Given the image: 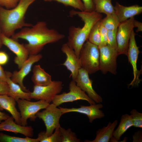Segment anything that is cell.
Segmentation results:
<instances>
[{
  "label": "cell",
  "instance_id": "6da1fadb",
  "mask_svg": "<svg viewBox=\"0 0 142 142\" xmlns=\"http://www.w3.org/2000/svg\"><path fill=\"white\" fill-rule=\"evenodd\" d=\"M64 37L55 29L49 28L45 22L40 21L30 28H23L11 38L17 40L21 39L27 40L28 43L24 45L29 56L38 54L46 44L57 42Z\"/></svg>",
  "mask_w": 142,
  "mask_h": 142
},
{
  "label": "cell",
  "instance_id": "7a4b0ae2",
  "mask_svg": "<svg viewBox=\"0 0 142 142\" xmlns=\"http://www.w3.org/2000/svg\"><path fill=\"white\" fill-rule=\"evenodd\" d=\"M36 0H19L15 7L7 9L0 6V33L12 37L15 31L24 27H31L26 23L25 15L29 6Z\"/></svg>",
  "mask_w": 142,
  "mask_h": 142
},
{
  "label": "cell",
  "instance_id": "3957f363",
  "mask_svg": "<svg viewBox=\"0 0 142 142\" xmlns=\"http://www.w3.org/2000/svg\"><path fill=\"white\" fill-rule=\"evenodd\" d=\"M70 14L78 16L84 23L82 27L73 26L70 28L67 43L79 58L81 49L88 40L91 29L94 25L102 19V16L94 11L88 12L73 10Z\"/></svg>",
  "mask_w": 142,
  "mask_h": 142
},
{
  "label": "cell",
  "instance_id": "277c9868",
  "mask_svg": "<svg viewBox=\"0 0 142 142\" xmlns=\"http://www.w3.org/2000/svg\"><path fill=\"white\" fill-rule=\"evenodd\" d=\"M79 59L81 68L89 74L94 73L100 70L99 47L88 40L81 49Z\"/></svg>",
  "mask_w": 142,
  "mask_h": 142
},
{
  "label": "cell",
  "instance_id": "5b68a950",
  "mask_svg": "<svg viewBox=\"0 0 142 142\" xmlns=\"http://www.w3.org/2000/svg\"><path fill=\"white\" fill-rule=\"evenodd\" d=\"M19 110L21 125L27 126V120L34 121L37 118L36 114L41 109H45L49 103L44 100L33 102L25 99H19L17 101Z\"/></svg>",
  "mask_w": 142,
  "mask_h": 142
},
{
  "label": "cell",
  "instance_id": "8992f818",
  "mask_svg": "<svg viewBox=\"0 0 142 142\" xmlns=\"http://www.w3.org/2000/svg\"><path fill=\"white\" fill-rule=\"evenodd\" d=\"M69 91L57 94L53 98L52 102L57 106L68 102H72L78 100H85L90 104H95L94 101L90 98L85 92L77 86L75 81L72 80L69 84Z\"/></svg>",
  "mask_w": 142,
  "mask_h": 142
},
{
  "label": "cell",
  "instance_id": "52a82bcc",
  "mask_svg": "<svg viewBox=\"0 0 142 142\" xmlns=\"http://www.w3.org/2000/svg\"><path fill=\"white\" fill-rule=\"evenodd\" d=\"M63 114L60 109L52 103L42 111H38L36 116L43 121L46 128L45 134L49 136L55 129L60 126L59 120Z\"/></svg>",
  "mask_w": 142,
  "mask_h": 142
},
{
  "label": "cell",
  "instance_id": "ba28073f",
  "mask_svg": "<svg viewBox=\"0 0 142 142\" xmlns=\"http://www.w3.org/2000/svg\"><path fill=\"white\" fill-rule=\"evenodd\" d=\"M100 70L103 74L109 72L116 73L117 58L119 55L117 49L107 45L99 47Z\"/></svg>",
  "mask_w": 142,
  "mask_h": 142
},
{
  "label": "cell",
  "instance_id": "9c48e42d",
  "mask_svg": "<svg viewBox=\"0 0 142 142\" xmlns=\"http://www.w3.org/2000/svg\"><path fill=\"white\" fill-rule=\"evenodd\" d=\"M134 17L120 23L117 29L116 39L119 55L127 56L131 32L134 28Z\"/></svg>",
  "mask_w": 142,
  "mask_h": 142
},
{
  "label": "cell",
  "instance_id": "30bf717a",
  "mask_svg": "<svg viewBox=\"0 0 142 142\" xmlns=\"http://www.w3.org/2000/svg\"><path fill=\"white\" fill-rule=\"evenodd\" d=\"M62 89V82L60 81H53L51 83L46 85H34L33 91L30 93V98L31 99L44 100L49 103Z\"/></svg>",
  "mask_w": 142,
  "mask_h": 142
},
{
  "label": "cell",
  "instance_id": "8fae6325",
  "mask_svg": "<svg viewBox=\"0 0 142 142\" xmlns=\"http://www.w3.org/2000/svg\"><path fill=\"white\" fill-rule=\"evenodd\" d=\"M0 34L3 45L7 47L16 55L14 61L20 69L29 56L27 49L24 44L19 43L17 40Z\"/></svg>",
  "mask_w": 142,
  "mask_h": 142
},
{
  "label": "cell",
  "instance_id": "7c38bea8",
  "mask_svg": "<svg viewBox=\"0 0 142 142\" xmlns=\"http://www.w3.org/2000/svg\"><path fill=\"white\" fill-rule=\"evenodd\" d=\"M135 33L134 30L132 32L129 45L127 56L129 62L132 65L133 69V78L129 85H138L141 80L139 77L141 70L137 68V61L140 53L139 47L137 46L135 39Z\"/></svg>",
  "mask_w": 142,
  "mask_h": 142
},
{
  "label": "cell",
  "instance_id": "4fadbf2b",
  "mask_svg": "<svg viewBox=\"0 0 142 142\" xmlns=\"http://www.w3.org/2000/svg\"><path fill=\"white\" fill-rule=\"evenodd\" d=\"M89 74L86 70L81 68L79 70L77 76L74 81L77 85L86 92L89 97L95 103H102V99L94 89L93 81L90 79Z\"/></svg>",
  "mask_w": 142,
  "mask_h": 142
},
{
  "label": "cell",
  "instance_id": "5bb4252c",
  "mask_svg": "<svg viewBox=\"0 0 142 142\" xmlns=\"http://www.w3.org/2000/svg\"><path fill=\"white\" fill-rule=\"evenodd\" d=\"M42 57V55L40 54L29 55L19 69L20 70L18 71H15L12 73L11 77V80L14 82L18 84L24 91L29 92L23 84V82L24 78L31 71L33 65L39 61Z\"/></svg>",
  "mask_w": 142,
  "mask_h": 142
},
{
  "label": "cell",
  "instance_id": "9a60e30c",
  "mask_svg": "<svg viewBox=\"0 0 142 142\" xmlns=\"http://www.w3.org/2000/svg\"><path fill=\"white\" fill-rule=\"evenodd\" d=\"M103 107V105L100 103L90 104L88 106L80 105L78 108H72L59 107L63 114L70 112H76L86 115L88 117L89 121L92 123L96 119L103 118L105 114L100 109Z\"/></svg>",
  "mask_w": 142,
  "mask_h": 142
},
{
  "label": "cell",
  "instance_id": "2e32d148",
  "mask_svg": "<svg viewBox=\"0 0 142 142\" xmlns=\"http://www.w3.org/2000/svg\"><path fill=\"white\" fill-rule=\"evenodd\" d=\"M61 50L65 54L66 58L62 64L71 73L72 80L75 81L77 76L79 70L81 68L79 58L74 50L70 48L67 43L63 44Z\"/></svg>",
  "mask_w": 142,
  "mask_h": 142
},
{
  "label": "cell",
  "instance_id": "e0dca14e",
  "mask_svg": "<svg viewBox=\"0 0 142 142\" xmlns=\"http://www.w3.org/2000/svg\"><path fill=\"white\" fill-rule=\"evenodd\" d=\"M12 116H10L0 123V131H5L19 133L29 137L34 134L33 129L31 126H23L15 122Z\"/></svg>",
  "mask_w": 142,
  "mask_h": 142
},
{
  "label": "cell",
  "instance_id": "ac0fdd59",
  "mask_svg": "<svg viewBox=\"0 0 142 142\" xmlns=\"http://www.w3.org/2000/svg\"><path fill=\"white\" fill-rule=\"evenodd\" d=\"M114 7L115 13L120 23L139 15L142 12V6L137 4L125 6L116 2Z\"/></svg>",
  "mask_w": 142,
  "mask_h": 142
},
{
  "label": "cell",
  "instance_id": "d6986e66",
  "mask_svg": "<svg viewBox=\"0 0 142 142\" xmlns=\"http://www.w3.org/2000/svg\"><path fill=\"white\" fill-rule=\"evenodd\" d=\"M16 101L7 95H0V110H5L9 113L15 122L21 125L20 113L16 107Z\"/></svg>",
  "mask_w": 142,
  "mask_h": 142
},
{
  "label": "cell",
  "instance_id": "ffe728a7",
  "mask_svg": "<svg viewBox=\"0 0 142 142\" xmlns=\"http://www.w3.org/2000/svg\"><path fill=\"white\" fill-rule=\"evenodd\" d=\"M6 82L9 87L8 96L13 98L16 102L19 99H25L31 100L30 98V92H26L23 91L18 84L14 82L11 80V77L12 73L6 71Z\"/></svg>",
  "mask_w": 142,
  "mask_h": 142
},
{
  "label": "cell",
  "instance_id": "44dd1931",
  "mask_svg": "<svg viewBox=\"0 0 142 142\" xmlns=\"http://www.w3.org/2000/svg\"><path fill=\"white\" fill-rule=\"evenodd\" d=\"M118 121L115 120L112 123L109 122L106 126L99 129L96 133V136L93 140H86L85 142H108L113 136V134Z\"/></svg>",
  "mask_w": 142,
  "mask_h": 142
},
{
  "label": "cell",
  "instance_id": "7402d4cb",
  "mask_svg": "<svg viewBox=\"0 0 142 142\" xmlns=\"http://www.w3.org/2000/svg\"><path fill=\"white\" fill-rule=\"evenodd\" d=\"M132 126L133 124L130 115L127 114L122 115L118 127L113 132V136L110 139L111 141H118L121 136Z\"/></svg>",
  "mask_w": 142,
  "mask_h": 142
},
{
  "label": "cell",
  "instance_id": "603a6c76",
  "mask_svg": "<svg viewBox=\"0 0 142 142\" xmlns=\"http://www.w3.org/2000/svg\"><path fill=\"white\" fill-rule=\"evenodd\" d=\"M32 80L35 85H46L51 83V76L39 65H34L33 70Z\"/></svg>",
  "mask_w": 142,
  "mask_h": 142
},
{
  "label": "cell",
  "instance_id": "cb8c5ba5",
  "mask_svg": "<svg viewBox=\"0 0 142 142\" xmlns=\"http://www.w3.org/2000/svg\"><path fill=\"white\" fill-rule=\"evenodd\" d=\"M112 0H93L94 11L99 13H104L106 15L115 13Z\"/></svg>",
  "mask_w": 142,
  "mask_h": 142
},
{
  "label": "cell",
  "instance_id": "d4e9b609",
  "mask_svg": "<svg viewBox=\"0 0 142 142\" xmlns=\"http://www.w3.org/2000/svg\"><path fill=\"white\" fill-rule=\"evenodd\" d=\"M100 22L108 31L117 29L120 23L115 13L106 15L105 17L100 20Z\"/></svg>",
  "mask_w": 142,
  "mask_h": 142
},
{
  "label": "cell",
  "instance_id": "484cf974",
  "mask_svg": "<svg viewBox=\"0 0 142 142\" xmlns=\"http://www.w3.org/2000/svg\"><path fill=\"white\" fill-rule=\"evenodd\" d=\"M59 132L61 142H80V140L77 138L75 133L72 131L71 129H66L60 126Z\"/></svg>",
  "mask_w": 142,
  "mask_h": 142
},
{
  "label": "cell",
  "instance_id": "4316f807",
  "mask_svg": "<svg viewBox=\"0 0 142 142\" xmlns=\"http://www.w3.org/2000/svg\"><path fill=\"white\" fill-rule=\"evenodd\" d=\"M0 142H39L38 139L26 136L24 138L13 136L0 132Z\"/></svg>",
  "mask_w": 142,
  "mask_h": 142
},
{
  "label": "cell",
  "instance_id": "83f0119b",
  "mask_svg": "<svg viewBox=\"0 0 142 142\" xmlns=\"http://www.w3.org/2000/svg\"><path fill=\"white\" fill-rule=\"evenodd\" d=\"M59 127L55 129L54 133L49 136L46 135L45 131H41L38 134L37 138L39 142H61L59 132Z\"/></svg>",
  "mask_w": 142,
  "mask_h": 142
},
{
  "label": "cell",
  "instance_id": "f1b7e54d",
  "mask_svg": "<svg viewBox=\"0 0 142 142\" xmlns=\"http://www.w3.org/2000/svg\"><path fill=\"white\" fill-rule=\"evenodd\" d=\"M100 20L98 22L93 26L87 40L91 43L98 47L99 46L101 42L99 29L101 24Z\"/></svg>",
  "mask_w": 142,
  "mask_h": 142
},
{
  "label": "cell",
  "instance_id": "f546056e",
  "mask_svg": "<svg viewBox=\"0 0 142 142\" xmlns=\"http://www.w3.org/2000/svg\"><path fill=\"white\" fill-rule=\"evenodd\" d=\"M45 2L54 1L61 3L64 6H70L75 9H78L80 11H83L84 6L81 0H44Z\"/></svg>",
  "mask_w": 142,
  "mask_h": 142
},
{
  "label": "cell",
  "instance_id": "4dcf8cb0",
  "mask_svg": "<svg viewBox=\"0 0 142 142\" xmlns=\"http://www.w3.org/2000/svg\"><path fill=\"white\" fill-rule=\"evenodd\" d=\"M133 124V126L142 128V113L135 109H133L130 112Z\"/></svg>",
  "mask_w": 142,
  "mask_h": 142
},
{
  "label": "cell",
  "instance_id": "1f68e13d",
  "mask_svg": "<svg viewBox=\"0 0 142 142\" xmlns=\"http://www.w3.org/2000/svg\"><path fill=\"white\" fill-rule=\"evenodd\" d=\"M117 29L108 31L107 36V44L108 45L117 49L116 36Z\"/></svg>",
  "mask_w": 142,
  "mask_h": 142
},
{
  "label": "cell",
  "instance_id": "d6a6232c",
  "mask_svg": "<svg viewBox=\"0 0 142 142\" xmlns=\"http://www.w3.org/2000/svg\"><path fill=\"white\" fill-rule=\"evenodd\" d=\"M19 0H0V6L7 9L13 8L17 5Z\"/></svg>",
  "mask_w": 142,
  "mask_h": 142
},
{
  "label": "cell",
  "instance_id": "836d02e7",
  "mask_svg": "<svg viewBox=\"0 0 142 142\" xmlns=\"http://www.w3.org/2000/svg\"><path fill=\"white\" fill-rule=\"evenodd\" d=\"M99 29L101 37V42L98 47L107 45L108 32V30L102 25L101 23Z\"/></svg>",
  "mask_w": 142,
  "mask_h": 142
},
{
  "label": "cell",
  "instance_id": "e575fe53",
  "mask_svg": "<svg viewBox=\"0 0 142 142\" xmlns=\"http://www.w3.org/2000/svg\"><path fill=\"white\" fill-rule=\"evenodd\" d=\"M82 0L84 6V11L91 12L94 11V5L93 0Z\"/></svg>",
  "mask_w": 142,
  "mask_h": 142
},
{
  "label": "cell",
  "instance_id": "d590c367",
  "mask_svg": "<svg viewBox=\"0 0 142 142\" xmlns=\"http://www.w3.org/2000/svg\"><path fill=\"white\" fill-rule=\"evenodd\" d=\"M9 92V87L7 83L0 81V95H8Z\"/></svg>",
  "mask_w": 142,
  "mask_h": 142
},
{
  "label": "cell",
  "instance_id": "8d00e7d4",
  "mask_svg": "<svg viewBox=\"0 0 142 142\" xmlns=\"http://www.w3.org/2000/svg\"><path fill=\"white\" fill-rule=\"evenodd\" d=\"M9 60L7 54L3 51H0V65H3L6 64Z\"/></svg>",
  "mask_w": 142,
  "mask_h": 142
},
{
  "label": "cell",
  "instance_id": "74e56055",
  "mask_svg": "<svg viewBox=\"0 0 142 142\" xmlns=\"http://www.w3.org/2000/svg\"><path fill=\"white\" fill-rule=\"evenodd\" d=\"M133 142H142V131L139 130L134 133L132 136Z\"/></svg>",
  "mask_w": 142,
  "mask_h": 142
},
{
  "label": "cell",
  "instance_id": "f35d334b",
  "mask_svg": "<svg viewBox=\"0 0 142 142\" xmlns=\"http://www.w3.org/2000/svg\"><path fill=\"white\" fill-rule=\"evenodd\" d=\"M0 81L4 83L6 82V72L0 65Z\"/></svg>",
  "mask_w": 142,
  "mask_h": 142
},
{
  "label": "cell",
  "instance_id": "ab89813d",
  "mask_svg": "<svg viewBox=\"0 0 142 142\" xmlns=\"http://www.w3.org/2000/svg\"><path fill=\"white\" fill-rule=\"evenodd\" d=\"M133 25L134 27H137L136 32H138L142 31V23L134 19Z\"/></svg>",
  "mask_w": 142,
  "mask_h": 142
},
{
  "label": "cell",
  "instance_id": "60d3db41",
  "mask_svg": "<svg viewBox=\"0 0 142 142\" xmlns=\"http://www.w3.org/2000/svg\"><path fill=\"white\" fill-rule=\"evenodd\" d=\"M9 116L8 114L1 112L0 110V123L2 121L6 120Z\"/></svg>",
  "mask_w": 142,
  "mask_h": 142
},
{
  "label": "cell",
  "instance_id": "b9f144b4",
  "mask_svg": "<svg viewBox=\"0 0 142 142\" xmlns=\"http://www.w3.org/2000/svg\"><path fill=\"white\" fill-rule=\"evenodd\" d=\"M3 45V44L1 39V34L0 33V48Z\"/></svg>",
  "mask_w": 142,
  "mask_h": 142
}]
</instances>
